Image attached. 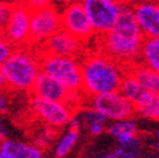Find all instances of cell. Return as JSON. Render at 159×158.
<instances>
[{"instance_id":"6da1fadb","label":"cell","mask_w":159,"mask_h":158,"mask_svg":"<svg viewBox=\"0 0 159 158\" xmlns=\"http://www.w3.org/2000/svg\"><path fill=\"white\" fill-rule=\"evenodd\" d=\"M144 39L145 37L138 26L131 4H125L116 26L100 37L101 52L124 68H130L140 60Z\"/></svg>"},{"instance_id":"7a4b0ae2","label":"cell","mask_w":159,"mask_h":158,"mask_svg":"<svg viewBox=\"0 0 159 158\" xmlns=\"http://www.w3.org/2000/svg\"><path fill=\"white\" fill-rule=\"evenodd\" d=\"M125 71L126 68L101 51L87 53L81 60L82 92L87 99L116 92Z\"/></svg>"},{"instance_id":"3957f363","label":"cell","mask_w":159,"mask_h":158,"mask_svg":"<svg viewBox=\"0 0 159 158\" xmlns=\"http://www.w3.org/2000/svg\"><path fill=\"white\" fill-rule=\"evenodd\" d=\"M2 70L9 90L32 94L38 76L42 73L41 52L32 47L15 48Z\"/></svg>"},{"instance_id":"277c9868","label":"cell","mask_w":159,"mask_h":158,"mask_svg":"<svg viewBox=\"0 0 159 158\" xmlns=\"http://www.w3.org/2000/svg\"><path fill=\"white\" fill-rule=\"evenodd\" d=\"M41 62L43 73L54 78L70 92L75 95L84 94L81 62L78 58L53 56L41 52Z\"/></svg>"},{"instance_id":"5b68a950","label":"cell","mask_w":159,"mask_h":158,"mask_svg":"<svg viewBox=\"0 0 159 158\" xmlns=\"http://www.w3.org/2000/svg\"><path fill=\"white\" fill-rule=\"evenodd\" d=\"M29 108L37 119L54 130L68 127L77 110L68 103L47 100L34 95H30L29 97Z\"/></svg>"},{"instance_id":"8992f818","label":"cell","mask_w":159,"mask_h":158,"mask_svg":"<svg viewBox=\"0 0 159 158\" xmlns=\"http://www.w3.org/2000/svg\"><path fill=\"white\" fill-rule=\"evenodd\" d=\"M97 35H105L119 22L123 5L115 0H80Z\"/></svg>"},{"instance_id":"52a82bcc","label":"cell","mask_w":159,"mask_h":158,"mask_svg":"<svg viewBox=\"0 0 159 158\" xmlns=\"http://www.w3.org/2000/svg\"><path fill=\"white\" fill-rule=\"evenodd\" d=\"M89 106L112 122L131 119L135 115V105L119 91L89 97Z\"/></svg>"},{"instance_id":"ba28073f","label":"cell","mask_w":159,"mask_h":158,"mask_svg":"<svg viewBox=\"0 0 159 158\" xmlns=\"http://www.w3.org/2000/svg\"><path fill=\"white\" fill-rule=\"evenodd\" d=\"M62 29L61 12L53 5L42 10L32 12L30 18V47L41 48L48 39Z\"/></svg>"},{"instance_id":"9c48e42d","label":"cell","mask_w":159,"mask_h":158,"mask_svg":"<svg viewBox=\"0 0 159 158\" xmlns=\"http://www.w3.org/2000/svg\"><path fill=\"white\" fill-rule=\"evenodd\" d=\"M32 10L25 4H14L11 16L4 26V39L14 48L30 47Z\"/></svg>"},{"instance_id":"30bf717a","label":"cell","mask_w":159,"mask_h":158,"mask_svg":"<svg viewBox=\"0 0 159 158\" xmlns=\"http://www.w3.org/2000/svg\"><path fill=\"white\" fill-rule=\"evenodd\" d=\"M61 19L62 29L76 37L82 43L89 42L96 34L90 18L80 0L65 5L61 12Z\"/></svg>"},{"instance_id":"8fae6325","label":"cell","mask_w":159,"mask_h":158,"mask_svg":"<svg viewBox=\"0 0 159 158\" xmlns=\"http://www.w3.org/2000/svg\"><path fill=\"white\" fill-rule=\"evenodd\" d=\"M82 49L84 43L65 29L58 30L41 47L42 53L73 58H78V56L82 53Z\"/></svg>"},{"instance_id":"7c38bea8","label":"cell","mask_w":159,"mask_h":158,"mask_svg":"<svg viewBox=\"0 0 159 158\" xmlns=\"http://www.w3.org/2000/svg\"><path fill=\"white\" fill-rule=\"evenodd\" d=\"M131 7L144 37L159 38V2H135Z\"/></svg>"},{"instance_id":"4fadbf2b","label":"cell","mask_w":159,"mask_h":158,"mask_svg":"<svg viewBox=\"0 0 159 158\" xmlns=\"http://www.w3.org/2000/svg\"><path fill=\"white\" fill-rule=\"evenodd\" d=\"M32 95L47 99V100L68 103L71 105L77 100V97L81 96V95H75L70 92L65 86H62L54 78H52L51 76L43 72L38 76L32 90Z\"/></svg>"},{"instance_id":"5bb4252c","label":"cell","mask_w":159,"mask_h":158,"mask_svg":"<svg viewBox=\"0 0 159 158\" xmlns=\"http://www.w3.org/2000/svg\"><path fill=\"white\" fill-rule=\"evenodd\" d=\"M0 154L5 158H43V151L35 144L10 138L0 142Z\"/></svg>"},{"instance_id":"9a60e30c","label":"cell","mask_w":159,"mask_h":158,"mask_svg":"<svg viewBox=\"0 0 159 158\" xmlns=\"http://www.w3.org/2000/svg\"><path fill=\"white\" fill-rule=\"evenodd\" d=\"M135 114L145 119L159 122V94L145 91L142 97L134 104Z\"/></svg>"},{"instance_id":"2e32d148","label":"cell","mask_w":159,"mask_h":158,"mask_svg":"<svg viewBox=\"0 0 159 158\" xmlns=\"http://www.w3.org/2000/svg\"><path fill=\"white\" fill-rule=\"evenodd\" d=\"M129 70L134 73V76L138 78V81L140 82V85L145 91L159 94V73L158 72L148 68L140 62L135 63Z\"/></svg>"},{"instance_id":"e0dca14e","label":"cell","mask_w":159,"mask_h":158,"mask_svg":"<svg viewBox=\"0 0 159 158\" xmlns=\"http://www.w3.org/2000/svg\"><path fill=\"white\" fill-rule=\"evenodd\" d=\"M139 62L159 73V38L144 39Z\"/></svg>"},{"instance_id":"ac0fdd59","label":"cell","mask_w":159,"mask_h":158,"mask_svg":"<svg viewBox=\"0 0 159 158\" xmlns=\"http://www.w3.org/2000/svg\"><path fill=\"white\" fill-rule=\"evenodd\" d=\"M119 92L124 97H126L129 101L135 104L139 99L142 97V95L145 92V90L143 89L140 82L138 81V78L134 76V73L129 68H126L121 85H120V89H119Z\"/></svg>"},{"instance_id":"d6986e66","label":"cell","mask_w":159,"mask_h":158,"mask_svg":"<svg viewBox=\"0 0 159 158\" xmlns=\"http://www.w3.org/2000/svg\"><path fill=\"white\" fill-rule=\"evenodd\" d=\"M78 138H80V130L68 128V130L58 139V142L54 147V156L57 158L66 157L72 151V148L76 146V143L78 142Z\"/></svg>"},{"instance_id":"ffe728a7","label":"cell","mask_w":159,"mask_h":158,"mask_svg":"<svg viewBox=\"0 0 159 158\" xmlns=\"http://www.w3.org/2000/svg\"><path fill=\"white\" fill-rule=\"evenodd\" d=\"M106 132L117 139V138L124 137V135H136L138 128H136V124L131 119H126V120L112 122L106 128Z\"/></svg>"},{"instance_id":"44dd1931","label":"cell","mask_w":159,"mask_h":158,"mask_svg":"<svg viewBox=\"0 0 159 158\" xmlns=\"http://www.w3.org/2000/svg\"><path fill=\"white\" fill-rule=\"evenodd\" d=\"M140 149L142 147L138 141L129 147H119L114 152L105 154L101 158H138L139 154H140Z\"/></svg>"},{"instance_id":"7402d4cb","label":"cell","mask_w":159,"mask_h":158,"mask_svg":"<svg viewBox=\"0 0 159 158\" xmlns=\"http://www.w3.org/2000/svg\"><path fill=\"white\" fill-rule=\"evenodd\" d=\"M14 4L7 0H0V24L3 27L8 23V21L11 16Z\"/></svg>"},{"instance_id":"603a6c76","label":"cell","mask_w":159,"mask_h":158,"mask_svg":"<svg viewBox=\"0 0 159 158\" xmlns=\"http://www.w3.org/2000/svg\"><path fill=\"white\" fill-rule=\"evenodd\" d=\"M15 48L5 39L0 41V67H3V65L7 62V60L10 57V54L13 53Z\"/></svg>"},{"instance_id":"cb8c5ba5","label":"cell","mask_w":159,"mask_h":158,"mask_svg":"<svg viewBox=\"0 0 159 158\" xmlns=\"http://www.w3.org/2000/svg\"><path fill=\"white\" fill-rule=\"evenodd\" d=\"M24 4L32 12H35V10H42V9L52 7L53 0H25Z\"/></svg>"},{"instance_id":"d4e9b609","label":"cell","mask_w":159,"mask_h":158,"mask_svg":"<svg viewBox=\"0 0 159 158\" xmlns=\"http://www.w3.org/2000/svg\"><path fill=\"white\" fill-rule=\"evenodd\" d=\"M10 109V97L8 91H0V116L5 115Z\"/></svg>"},{"instance_id":"484cf974","label":"cell","mask_w":159,"mask_h":158,"mask_svg":"<svg viewBox=\"0 0 159 158\" xmlns=\"http://www.w3.org/2000/svg\"><path fill=\"white\" fill-rule=\"evenodd\" d=\"M8 138V129L4 124V120L2 119V116H0V142L7 139Z\"/></svg>"},{"instance_id":"4316f807","label":"cell","mask_w":159,"mask_h":158,"mask_svg":"<svg viewBox=\"0 0 159 158\" xmlns=\"http://www.w3.org/2000/svg\"><path fill=\"white\" fill-rule=\"evenodd\" d=\"M8 84H7V80H5V76L3 73V70L0 67V91H8Z\"/></svg>"},{"instance_id":"83f0119b","label":"cell","mask_w":159,"mask_h":158,"mask_svg":"<svg viewBox=\"0 0 159 158\" xmlns=\"http://www.w3.org/2000/svg\"><path fill=\"white\" fill-rule=\"evenodd\" d=\"M7 2H10L13 4H24L25 0H7Z\"/></svg>"},{"instance_id":"f1b7e54d","label":"cell","mask_w":159,"mask_h":158,"mask_svg":"<svg viewBox=\"0 0 159 158\" xmlns=\"http://www.w3.org/2000/svg\"><path fill=\"white\" fill-rule=\"evenodd\" d=\"M116 3L121 4V5H125V4H130V0H115Z\"/></svg>"},{"instance_id":"f546056e","label":"cell","mask_w":159,"mask_h":158,"mask_svg":"<svg viewBox=\"0 0 159 158\" xmlns=\"http://www.w3.org/2000/svg\"><path fill=\"white\" fill-rule=\"evenodd\" d=\"M2 39H4V27L0 24V41H2Z\"/></svg>"},{"instance_id":"4dcf8cb0","label":"cell","mask_w":159,"mask_h":158,"mask_svg":"<svg viewBox=\"0 0 159 158\" xmlns=\"http://www.w3.org/2000/svg\"><path fill=\"white\" fill-rule=\"evenodd\" d=\"M61 2H63L65 4H70V3H73V2H78V0H61Z\"/></svg>"},{"instance_id":"1f68e13d","label":"cell","mask_w":159,"mask_h":158,"mask_svg":"<svg viewBox=\"0 0 159 158\" xmlns=\"http://www.w3.org/2000/svg\"><path fill=\"white\" fill-rule=\"evenodd\" d=\"M138 2H159V0H138Z\"/></svg>"},{"instance_id":"d6a6232c","label":"cell","mask_w":159,"mask_h":158,"mask_svg":"<svg viewBox=\"0 0 159 158\" xmlns=\"http://www.w3.org/2000/svg\"><path fill=\"white\" fill-rule=\"evenodd\" d=\"M157 138H158V141H159V130H158V133H157Z\"/></svg>"},{"instance_id":"836d02e7","label":"cell","mask_w":159,"mask_h":158,"mask_svg":"<svg viewBox=\"0 0 159 158\" xmlns=\"http://www.w3.org/2000/svg\"><path fill=\"white\" fill-rule=\"evenodd\" d=\"M0 158H5V157H3V156H2V154H0Z\"/></svg>"}]
</instances>
